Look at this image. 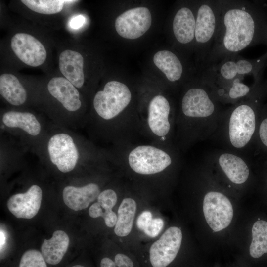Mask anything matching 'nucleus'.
<instances>
[{
	"instance_id": "obj_1",
	"label": "nucleus",
	"mask_w": 267,
	"mask_h": 267,
	"mask_svg": "<svg viewBox=\"0 0 267 267\" xmlns=\"http://www.w3.org/2000/svg\"><path fill=\"white\" fill-rule=\"evenodd\" d=\"M219 1L218 28L204 68L227 57L239 54L246 48L262 44L267 24V5L265 2L245 0Z\"/></svg>"
},
{
	"instance_id": "obj_2",
	"label": "nucleus",
	"mask_w": 267,
	"mask_h": 267,
	"mask_svg": "<svg viewBox=\"0 0 267 267\" xmlns=\"http://www.w3.org/2000/svg\"><path fill=\"white\" fill-rule=\"evenodd\" d=\"M221 105L200 78L186 89L176 115L174 139V145L181 152L211 138L225 109Z\"/></svg>"
},
{
	"instance_id": "obj_3",
	"label": "nucleus",
	"mask_w": 267,
	"mask_h": 267,
	"mask_svg": "<svg viewBox=\"0 0 267 267\" xmlns=\"http://www.w3.org/2000/svg\"><path fill=\"white\" fill-rule=\"evenodd\" d=\"M267 99V79L249 96L225 109L211 137L222 149L252 158V146L261 108Z\"/></svg>"
},
{
	"instance_id": "obj_4",
	"label": "nucleus",
	"mask_w": 267,
	"mask_h": 267,
	"mask_svg": "<svg viewBox=\"0 0 267 267\" xmlns=\"http://www.w3.org/2000/svg\"><path fill=\"white\" fill-rule=\"evenodd\" d=\"M180 153L175 145L140 144L129 148L120 162L126 163L137 174L152 175L177 166L182 162Z\"/></svg>"
},
{
	"instance_id": "obj_5",
	"label": "nucleus",
	"mask_w": 267,
	"mask_h": 267,
	"mask_svg": "<svg viewBox=\"0 0 267 267\" xmlns=\"http://www.w3.org/2000/svg\"><path fill=\"white\" fill-rule=\"evenodd\" d=\"M267 66V51L253 59L236 54L206 66L201 71L200 78L209 86L223 85L236 79H246V77L261 81Z\"/></svg>"
},
{
	"instance_id": "obj_6",
	"label": "nucleus",
	"mask_w": 267,
	"mask_h": 267,
	"mask_svg": "<svg viewBox=\"0 0 267 267\" xmlns=\"http://www.w3.org/2000/svg\"><path fill=\"white\" fill-rule=\"evenodd\" d=\"M176 119L167 98L162 95H155L149 103L145 120L141 122V133H147L154 144L174 145Z\"/></svg>"
},
{
	"instance_id": "obj_7",
	"label": "nucleus",
	"mask_w": 267,
	"mask_h": 267,
	"mask_svg": "<svg viewBox=\"0 0 267 267\" xmlns=\"http://www.w3.org/2000/svg\"><path fill=\"white\" fill-rule=\"evenodd\" d=\"M132 97V93L125 84L111 81L105 85L103 90L96 93L93 100L97 115L104 121L113 123L117 126L121 144L127 143V141L119 119L129 106Z\"/></svg>"
},
{
	"instance_id": "obj_8",
	"label": "nucleus",
	"mask_w": 267,
	"mask_h": 267,
	"mask_svg": "<svg viewBox=\"0 0 267 267\" xmlns=\"http://www.w3.org/2000/svg\"><path fill=\"white\" fill-rule=\"evenodd\" d=\"M220 15L219 0L196 2L195 45L201 70L212 48L217 32Z\"/></svg>"
},
{
	"instance_id": "obj_9",
	"label": "nucleus",
	"mask_w": 267,
	"mask_h": 267,
	"mask_svg": "<svg viewBox=\"0 0 267 267\" xmlns=\"http://www.w3.org/2000/svg\"><path fill=\"white\" fill-rule=\"evenodd\" d=\"M205 160L212 168L223 174L228 181L236 185L245 184L250 174L249 162L254 160L223 149L209 153Z\"/></svg>"
},
{
	"instance_id": "obj_10",
	"label": "nucleus",
	"mask_w": 267,
	"mask_h": 267,
	"mask_svg": "<svg viewBox=\"0 0 267 267\" xmlns=\"http://www.w3.org/2000/svg\"><path fill=\"white\" fill-rule=\"evenodd\" d=\"M203 209L206 222L214 232L228 226L233 216L230 200L224 194L218 191H210L205 195Z\"/></svg>"
},
{
	"instance_id": "obj_11",
	"label": "nucleus",
	"mask_w": 267,
	"mask_h": 267,
	"mask_svg": "<svg viewBox=\"0 0 267 267\" xmlns=\"http://www.w3.org/2000/svg\"><path fill=\"white\" fill-rule=\"evenodd\" d=\"M51 162L63 173L72 171L79 159L78 148L69 134L60 133L53 135L47 143Z\"/></svg>"
},
{
	"instance_id": "obj_12",
	"label": "nucleus",
	"mask_w": 267,
	"mask_h": 267,
	"mask_svg": "<svg viewBox=\"0 0 267 267\" xmlns=\"http://www.w3.org/2000/svg\"><path fill=\"white\" fill-rule=\"evenodd\" d=\"M152 17L145 7L128 9L119 15L115 22V29L122 37L135 39L144 35L150 28Z\"/></svg>"
},
{
	"instance_id": "obj_13",
	"label": "nucleus",
	"mask_w": 267,
	"mask_h": 267,
	"mask_svg": "<svg viewBox=\"0 0 267 267\" xmlns=\"http://www.w3.org/2000/svg\"><path fill=\"white\" fill-rule=\"evenodd\" d=\"M182 232L178 227L167 229L154 242L149 250V259L153 267H166L176 258L182 241Z\"/></svg>"
},
{
	"instance_id": "obj_14",
	"label": "nucleus",
	"mask_w": 267,
	"mask_h": 267,
	"mask_svg": "<svg viewBox=\"0 0 267 267\" xmlns=\"http://www.w3.org/2000/svg\"><path fill=\"white\" fill-rule=\"evenodd\" d=\"M11 47L16 56L23 63L32 67L42 65L46 58L43 44L33 36L17 33L11 40Z\"/></svg>"
},
{
	"instance_id": "obj_15",
	"label": "nucleus",
	"mask_w": 267,
	"mask_h": 267,
	"mask_svg": "<svg viewBox=\"0 0 267 267\" xmlns=\"http://www.w3.org/2000/svg\"><path fill=\"white\" fill-rule=\"evenodd\" d=\"M42 200L41 188L37 185H33L25 193L15 194L10 197L7 206L16 218L29 219L38 213Z\"/></svg>"
},
{
	"instance_id": "obj_16",
	"label": "nucleus",
	"mask_w": 267,
	"mask_h": 267,
	"mask_svg": "<svg viewBox=\"0 0 267 267\" xmlns=\"http://www.w3.org/2000/svg\"><path fill=\"white\" fill-rule=\"evenodd\" d=\"M245 79H236L223 85L209 86L214 98L222 105H234L249 96L262 82L248 84Z\"/></svg>"
},
{
	"instance_id": "obj_17",
	"label": "nucleus",
	"mask_w": 267,
	"mask_h": 267,
	"mask_svg": "<svg viewBox=\"0 0 267 267\" xmlns=\"http://www.w3.org/2000/svg\"><path fill=\"white\" fill-rule=\"evenodd\" d=\"M196 3L193 8L182 6L176 12L172 22L174 36L180 44L195 45Z\"/></svg>"
},
{
	"instance_id": "obj_18",
	"label": "nucleus",
	"mask_w": 267,
	"mask_h": 267,
	"mask_svg": "<svg viewBox=\"0 0 267 267\" xmlns=\"http://www.w3.org/2000/svg\"><path fill=\"white\" fill-rule=\"evenodd\" d=\"M49 93L68 111L75 112L81 106L80 93L76 87L65 78L54 77L48 82Z\"/></svg>"
},
{
	"instance_id": "obj_19",
	"label": "nucleus",
	"mask_w": 267,
	"mask_h": 267,
	"mask_svg": "<svg viewBox=\"0 0 267 267\" xmlns=\"http://www.w3.org/2000/svg\"><path fill=\"white\" fill-rule=\"evenodd\" d=\"M100 188L95 183H90L82 187L66 186L62 193L64 203L74 211H80L88 207L97 199Z\"/></svg>"
},
{
	"instance_id": "obj_20",
	"label": "nucleus",
	"mask_w": 267,
	"mask_h": 267,
	"mask_svg": "<svg viewBox=\"0 0 267 267\" xmlns=\"http://www.w3.org/2000/svg\"><path fill=\"white\" fill-rule=\"evenodd\" d=\"M84 58L79 52L69 49L62 51L59 57L61 73L75 87L81 88L84 83Z\"/></svg>"
},
{
	"instance_id": "obj_21",
	"label": "nucleus",
	"mask_w": 267,
	"mask_h": 267,
	"mask_svg": "<svg viewBox=\"0 0 267 267\" xmlns=\"http://www.w3.org/2000/svg\"><path fill=\"white\" fill-rule=\"evenodd\" d=\"M69 245V238L62 230H56L49 239H45L41 246V253L46 262L51 265L60 263Z\"/></svg>"
},
{
	"instance_id": "obj_22",
	"label": "nucleus",
	"mask_w": 267,
	"mask_h": 267,
	"mask_svg": "<svg viewBox=\"0 0 267 267\" xmlns=\"http://www.w3.org/2000/svg\"><path fill=\"white\" fill-rule=\"evenodd\" d=\"M153 62L169 81L177 82L182 78L184 67L181 60L174 52L168 50L159 51L154 55Z\"/></svg>"
},
{
	"instance_id": "obj_23",
	"label": "nucleus",
	"mask_w": 267,
	"mask_h": 267,
	"mask_svg": "<svg viewBox=\"0 0 267 267\" xmlns=\"http://www.w3.org/2000/svg\"><path fill=\"white\" fill-rule=\"evenodd\" d=\"M2 122L7 127L18 128L31 136L39 135L41 125L36 116L30 112L9 111L4 113Z\"/></svg>"
},
{
	"instance_id": "obj_24",
	"label": "nucleus",
	"mask_w": 267,
	"mask_h": 267,
	"mask_svg": "<svg viewBox=\"0 0 267 267\" xmlns=\"http://www.w3.org/2000/svg\"><path fill=\"white\" fill-rule=\"evenodd\" d=\"M0 93L9 103L14 106L22 105L27 99L25 88L18 78L11 74L0 75Z\"/></svg>"
},
{
	"instance_id": "obj_25",
	"label": "nucleus",
	"mask_w": 267,
	"mask_h": 267,
	"mask_svg": "<svg viewBox=\"0 0 267 267\" xmlns=\"http://www.w3.org/2000/svg\"><path fill=\"white\" fill-rule=\"evenodd\" d=\"M136 202L131 198H125L118 210L114 232L118 236H127L131 231L135 212Z\"/></svg>"
},
{
	"instance_id": "obj_26",
	"label": "nucleus",
	"mask_w": 267,
	"mask_h": 267,
	"mask_svg": "<svg viewBox=\"0 0 267 267\" xmlns=\"http://www.w3.org/2000/svg\"><path fill=\"white\" fill-rule=\"evenodd\" d=\"M252 156L256 161L267 158V99L260 111Z\"/></svg>"
},
{
	"instance_id": "obj_27",
	"label": "nucleus",
	"mask_w": 267,
	"mask_h": 267,
	"mask_svg": "<svg viewBox=\"0 0 267 267\" xmlns=\"http://www.w3.org/2000/svg\"><path fill=\"white\" fill-rule=\"evenodd\" d=\"M252 234L250 254L253 258H258L267 253V222L257 221L253 225Z\"/></svg>"
},
{
	"instance_id": "obj_28",
	"label": "nucleus",
	"mask_w": 267,
	"mask_h": 267,
	"mask_svg": "<svg viewBox=\"0 0 267 267\" xmlns=\"http://www.w3.org/2000/svg\"><path fill=\"white\" fill-rule=\"evenodd\" d=\"M76 0H22L21 2L31 10L43 14H53L60 12L65 2Z\"/></svg>"
},
{
	"instance_id": "obj_29",
	"label": "nucleus",
	"mask_w": 267,
	"mask_h": 267,
	"mask_svg": "<svg viewBox=\"0 0 267 267\" xmlns=\"http://www.w3.org/2000/svg\"><path fill=\"white\" fill-rule=\"evenodd\" d=\"M41 252L29 249L22 255L18 267H48Z\"/></svg>"
},
{
	"instance_id": "obj_30",
	"label": "nucleus",
	"mask_w": 267,
	"mask_h": 267,
	"mask_svg": "<svg viewBox=\"0 0 267 267\" xmlns=\"http://www.w3.org/2000/svg\"><path fill=\"white\" fill-rule=\"evenodd\" d=\"M117 200V193L112 189L102 191L97 198V202L105 211L111 210L115 205Z\"/></svg>"
},
{
	"instance_id": "obj_31",
	"label": "nucleus",
	"mask_w": 267,
	"mask_h": 267,
	"mask_svg": "<svg viewBox=\"0 0 267 267\" xmlns=\"http://www.w3.org/2000/svg\"><path fill=\"white\" fill-rule=\"evenodd\" d=\"M164 222L161 218H152L147 224L143 231L151 237H156L161 231Z\"/></svg>"
},
{
	"instance_id": "obj_32",
	"label": "nucleus",
	"mask_w": 267,
	"mask_h": 267,
	"mask_svg": "<svg viewBox=\"0 0 267 267\" xmlns=\"http://www.w3.org/2000/svg\"><path fill=\"white\" fill-rule=\"evenodd\" d=\"M116 266L118 267H133L134 263L131 259L127 256L119 253L117 254L114 259Z\"/></svg>"
},
{
	"instance_id": "obj_33",
	"label": "nucleus",
	"mask_w": 267,
	"mask_h": 267,
	"mask_svg": "<svg viewBox=\"0 0 267 267\" xmlns=\"http://www.w3.org/2000/svg\"><path fill=\"white\" fill-rule=\"evenodd\" d=\"M152 219L150 212L145 211L138 217L136 222L137 226L140 230L143 231L148 222Z\"/></svg>"
},
{
	"instance_id": "obj_34",
	"label": "nucleus",
	"mask_w": 267,
	"mask_h": 267,
	"mask_svg": "<svg viewBox=\"0 0 267 267\" xmlns=\"http://www.w3.org/2000/svg\"><path fill=\"white\" fill-rule=\"evenodd\" d=\"M102 218L104 220L105 224L108 227H113L115 226L117 220V216L112 210L105 211Z\"/></svg>"
},
{
	"instance_id": "obj_35",
	"label": "nucleus",
	"mask_w": 267,
	"mask_h": 267,
	"mask_svg": "<svg viewBox=\"0 0 267 267\" xmlns=\"http://www.w3.org/2000/svg\"><path fill=\"white\" fill-rule=\"evenodd\" d=\"M104 211L98 202L94 203L89 209V215L93 218L103 216Z\"/></svg>"
},
{
	"instance_id": "obj_36",
	"label": "nucleus",
	"mask_w": 267,
	"mask_h": 267,
	"mask_svg": "<svg viewBox=\"0 0 267 267\" xmlns=\"http://www.w3.org/2000/svg\"><path fill=\"white\" fill-rule=\"evenodd\" d=\"M85 18L82 15H78L71 18L69 22L70 27L74 29L81 27L85 23Z\"/></svg>"
},
{
	"instance_id": "obj_37",
	"label": "nucleus",
	"mask_w": 267,
	"mask_h": 267,
	"mask_svg": "<svg viewBox=\"0 0 267 267\" xmlns=\"http://www.w3.org/2000/svg\"><path fill=\"white\" fill-rule=\"evenodd\" d=\"M100 267H116L114 261L108 257H104L100 261Z\"/></svg>"
},
{
	"instance_id": "obj_38",
	"label": "nucleus",
	"mask_w": 267,
	"mask_h": 267,
	"mask_svg": "<svg viewBox=\"0 0 267 267\" xmlns=\"http://www.w3.org/2000/svg\"><path fill=\"white\" fill-rule=\"evenodd\" d=\"M0 250L4 245L6 240V236L4 232L1 229L0 233Z\"/></svg>"
},
{
	"instance_id": "obj_39",
	"label": "nucleus",
	"mask_w": 267,
	"mask_h": 267,
	"mask_svg": "<svg viewBox=\"0 0 267 267\" xmlns=\"http://www.w3.org/2000/svg\"><path fill=\"white\" fill-rule=\"evenodd\" d=\"M265 44L267 46V24L266 26V27L264 30L263 33L262 44Z\"/></svg>"
},
{
	"instance_id": "obj_40",
	"label": "nucleus",
	"mask_w": 267,
	"mask_h": 267,
	"mask_svg": "<svg viewBox=\"0 0 267 267\" xmlns=\"http://www.w3.org/2000/svg\"><path fill=\"white\" fill-rule=\"evenodd\" d=\"M255 162H258L259 163H262L264 167L267 168V158L265 159L264 160H263L257 161H255Z\"/></svg>"
},
{
	"instance_id": "obj_41",
	"label": "nucleus",
	"mask_w": 267,
	"mask_h": 267,
	"mask_svg": "<svg viewBox=\"0 0 267 267\" xmlns=\"http://www.w3.org/2000/svg\"><path fill=\"white\" fill-rule=\"evenodd\" d=\"M70 267H85L82 265L77 264V265H73Z\"/></svg>"
}]
</instances>
